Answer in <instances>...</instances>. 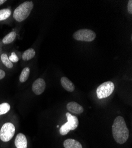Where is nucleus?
Returning a JSON list of instances; mask_svg holds the SVG:
<instances>
[{
  "instance_id": "2eb2a0df",
  "label": "nucleus",
  "mask_w": 132,
  "mask_h": 148,
  "mask_svg": "<svg viewBox=\"0 0 132 148\" xmlns=\"http://www.w3.org/2000/svg\"><path fill=\"white\" fill-rule=\"evenodd\" d=\"M11 110V106L7 102H4L0 104V116L5 115Z\"/></svg>"
},
{
  "instance_id": "f3484780",
  "label": "nucleus",
  "mask_w": 132,
  "mask_h": 148,
  "mask_svg": "<svg viewBox=\"0 0 132 148\" xmlns=\"http://www.w3.org/2000/svg\"><path fill=\"white\" fill-rule=\"evenodd\" d=\"M1 60L2 61L3 64L7 68L9 69H11L13 67V64L11 62L8 56L6 53H3L1 55Z\"/></svg>"
},
{
  "instance_id": "39448f33",
  "label": "nucleus",
  "mask_w": 132,
  "mask_h": 148,
  "mask_svg": "<svg viewBox=\"0 0 132 148\" xmlns=\"http://www.w3.org/2000/svg\"><path fill=\"white\" fill-rule=\"evenodd\" d=\"M115 88L114 84L111 81H107L100 85L97 89V95L99 99L107 98L112 94Z\"/></svg>"
},
{
  "instance_id": "f03ea898",
  "label": "nucleus",
  "mask_w": 132,
  "mask_h": 148,
  "mask_svg": "<svg viewBox=\"0 0 132 148\" xmlns=\"http://www.w3.org/2000/svg\"><path fill=\"white\" fill-rule=\"evenodd\" d=\"M16 132L15 125L11 121H7L0 127V143L6 145L13 139Z\"/></svg>"
},
{
  "instance_id": "aec40b11",
  "label": "nucleus",
  "mask_w": 132,
  "mask_h": 148,
  "mask_svg": "<svg viewBox=\"0 0 132 148\" xmlns=\"http://www.w3.org/2000/svg\"><path fill=\"white\" fill-rule=\"evenodd\" d=\"M5 77V72L3 70L0 69V80L3 79Z\"/></svg>"
},
{
  "instance_id": "0eeeda50",
  "label": "nucleus",
  "mask_w": 132,
  "mask_h": 148,
  "mask_svg": "<svg viewBox=\"0 0 132 148\" xmlns=\"http://www.w3.org/2000/svg\"><path fill=\"white\" fill-rule=\"evenodd\" d=\"M46 82L43 78L36 79L32 84L31 90L36 95H41L45 90Z\"/></svg>"
},
{
  "instance_id": "423d86ee",
  "label": "nucleus",
  "mask_w": 132,
  "mask_h": 148,
  "mask_svg": "<svg viewBox=\"0 0 132 148\" xmlns=\"http://www.w3.org/2000/svg\"><path fill=\"white\" fill-rule=\"evenodd\" d=\"M73 38L77 41L90 42L95 40L96 34L91 30L81 29L74 33Z\"/></svg>"
},
{
  "instance_id": "a211bd4d",
  "label": "nucleus",
  "mask_w": 132,
  "mask_h": 148,
  "mask_svg": "<svg viewBox=\"0 0 132 148\" xmlns=\"http://www.w3.org/2000/svg\"><path fill=\"white\" fill-rule=\"evenodd\" d=\"M8 58L12 63H16L19 60L18 56L14 52H12L11 55L8 57Z\"/></svg>"
},
{
  "instance_id": "6ab92c4d",
  "label": "nucleus",
  "mask_w": 132,
  "mask_h": 148,
  "mask_svg": "<svg viewBox=\"0 0 132 148\" xmlns=\"http://www.w3.org/2000/svg\"><path fill=\"white\" fill-rule=\"evenodd\" d=\"M127 10L129 13L131 14H132V1L131 0H130L128 2V4H127Z\"/></svg>"
},
{
  "instance_id": "f8f14e48",
  "label": "nucleus",
  "mask_w": 132,
  "mask_h": 148,
  "mask_svg": "<svg viewBox=\"0 0 132 148\" xmlns=\"http://www.w3.org/2000/svg\"><path fill=\"white\" fill-rule=\"evenodd\" d=\"M16 36H17V34L15 32H11L4 37V38L3 39L2 42L4 45L10 44L14 41V40L16 38Z\"/></svg>"
},
{
  "instance_id": "412c9836",
  "label": "nucleus",
  "mask_w": 132,
  "mask_h": 148,
  "mask_svg": "<svg viewBox=\"0 0 132 148\" xmlns=\"http://www.w3.org/2000/svg\"><path fill=\"white\" fill-rule=\"evenodd\" d=\"M5 2H7V1H5V0H0V5L3 4Z\"/></svg>"
},
{
  "instance_id": "1a4fd4ad",
  "label": "nucleus",
  "mask_w": 132,
  "mask_h": 148,
  "mask_svg": "<svg viewBox=\"0 0 132 148\" xmlns=\"http://www.w3.org/2000/svg\"><path fill=\"white\" fill-rule=\"evenodd\" d=\"M66 108L69 112L74 114H80L83 112V107L80 104L74 101H71L68 103L67 104Z\"/></svg>"
},
{
  "instance_id": "4468645a",
  "label": "nucleus",
  "mask_w": 132,
  "mask_h": 148,
  "mask_svg": "<svg viewBox=\"0 0 132 148\" xmlns=\"http://www.w3.org/2000/svg\"><path fill=\"white\" fill-rule=\"evenodd\" d=\"M36 52L34 49L30 48L27 50H26L22 55V59L23 60L25 61H28L32 58H33L35 56Z\"/></svg>"
},
{
  "instance_id": "9b49d317",
  "label": "nucleus",
  "mask_w": 132,
  "mask_h": 148,
  "mask_svg": "<svg viewBox=\"0 0 132 148\" xmlns=\"http://www.w3.org/2000/svg\"><path fill=\"white\" fill-rule=\"evenodd\" d=\"M64 146L65 148H82L80 142L72 139H66L64 142Z\"/></svg>"
},
{
  "instance_id": "ddd939ff",
  "label": "nucleus",
  "mask_w": 132,
  "mask_h": 148,
  "mask_svg": "<svg viewBox=\"0 0 132 148\" xmlns=\"http://www.w3.org/2000/svg\"><path fill=\"white\" fill-rule=\"evenodd\" d=\"M30 73V69L29 67H26L24 68L22 70L19 77L20 82L21 83L25 82L29 77Z\"/></svg>"
},
{
  "instance_id": "7ed1b4c3",
  "label": "nucleus",
  "mask_w": 132,
  "mask_h": 148,
  "mask_svg": "<svg viewBox=\"0 0 132 148\" xmlns=\"http://www.w3.org/2000/svg\"><path fill=\"white\" fill-rule=\"evenodd\" d=\"M34 7L32 1H25L19 5L13 12V18L18 22L25 21L30 14Z\"/></svg>"
},
{
  "instance_id": "9d476101",
  "label": "nucleus",
  "mask_w": 132,
  "mask_h": 148,
  "mask_svg": "<svg viewBox=\"0 0 132 148\" xmlns=\"http://www.w3.org/2000/svg\"><path fill=\"white\" fill-rule=\"evenodd\" d=\"M61 85L68 92H73L75 90V85L68 78L62 77L61 79Z\"/></svg>"
},
{
  "instance_id": "f257e3e1",
  "label": "nucleus",
  "mask_w": 132,
  "mask_h": 148,
  "mask_svg": "<svg viewBox=\"0 0 132 148\" xmlns=\"http://www.w3.org/2000/svg\"><path fill=\"white\" fill-rule=\"evenodd\" d=\"M112 134L114 140L118 144H124L129 137V131L124 118L117 116L114 120Z\"/></svg>"
},
{
  "instance_id": "6e6552de",
  "label": "nucleus",
  "mask_w": 132,
  "mask_h": 148,
  "mask_svg": "<svg viewBox=\"0 0 132 148\" xmlns=\"http://www.w3.org/2000/svg\"><path fill=\"white\" fill-rule=\"evenodd\" d=\"M14 148H28L29 142L26 136L22 133H18L14 140Z\"/></svg>"
},
{
  "instance_id": "20e7f679",
  "label": "nucleus",
  "mask_w": 132,
  "mask_h": 148,
  "mask_svg": "<svg viewBox=\"0 0 132 148\" xmlns=\"http://www.w3.org/2000/svg\"><path fill=\"white\" fill-rule=\"evenodd\" d=\"M66 116L68 121L63 125L59 130L60 134L63 136L67 134L70 130H75L79 125L78 119L76 116H72L69 113H66Z\"/></svg>"
},
{
  "instance_id": "dca6fc26",
  "label": "nucleus",
  "mask_w": 132,
  "mask_h": 148,
  "mask_svg": "<svg viewBox=\"0 0 132 148\" xmlns=\"http://www.w3.org/2000/svg\"><path fill=\"white\" fill-rule=\"evenodd\" d=\"M11 14V11L9 8L0 10V21H4L8 18Z\"/></svg>"
}]
</instances>
